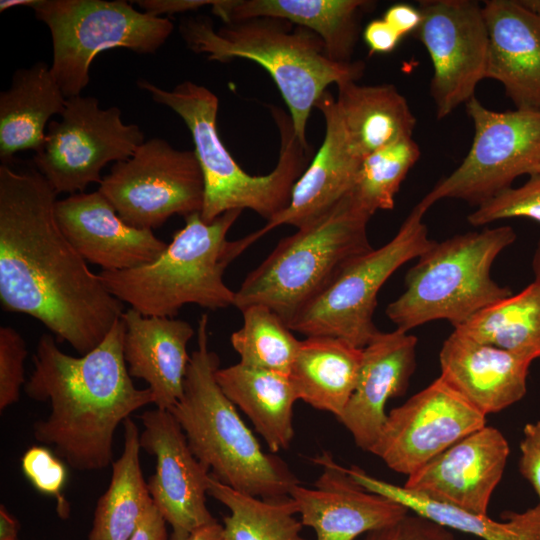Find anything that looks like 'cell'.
I'll return each mask as SVG.
<instances>
[{"label": "cell", "mask_w": 540, "mask_h": 540, "mask_svg": "<svg viewBox=\"0 0 540 540\" xmlns=\"http://www.w3.org/2000/svg\"><path fill=\"white\" fill-rule=\"evenodd\" d=\"M66 99L47 63L17 69L10 87L0 93L1 164L12 165L17 152H37L50 118L63 113Z\"/></svg>", "instance_id": "obj_26"}, {"label": "cell", "mask_w": 540, "mask_h": 540, "mask_svg": "<svg viewBox=\"0 0 540 540\" xmlns=\"http://www.w3.org/2000/svg\"><path fill=\"white\" fill-rule=\"evenodd\" d=\"M337 89V110L351 148L359 158L412 137L416 117L394 85L347 81L338 84Z\"/></svg>", "instance_id": "obj_28"}, {"label": "cell", "mask_w": 540, "mask_h": 540, "mask_svg": "<svg viewBox=\"0 0 540 540\" xmlns=\"http://www.w3.org/2000/svg\"><path fill=\"white\" fill-rule=\"evenodd\" d=\"M454 540H456V539H454Z\"/></svg>", "instance_id": "obj_52"}, {"label": "cell", "mask_w": 540, "mask_h": 540, "mask_svg": "<svg viewBox=\"0 0 540 540\" xmlns=\"http://www.w3.org/2000/svg\"><path fill=\"white\" fill-rule=\"evenodd\" d=\"M49 29L51 72L66 98L81 95L95 57L112 48L155 53L173 23L136 10L123 0H38L32 8Z\"/></svg>", "instance_id": "obj_9"}, {"label": "cell", "mask_w": 540, "mask_h": 540, "mask_svg": "<svg viewBox=\"0 0 540 540\" xmlns=\"http://www.w3.org/2000/svg\"><path fill=\"white\" fill-rule=\"evenodd\" d=\"M426 212L418 203L389 242L355 258L289 328L306 337L339 338L363 349L379 332L373 316L382 286L434 243L423 222Z\"/></svg>", "instance_id": "obj_10"}, {"label": "cell", "mask_w": 540, "mask_h": 540, "mask_svg": "<svg viewBox=\"0 0 540 540\" xmlns=\"http://www.w3.org/2000/svg\"><path fill=\"white\" fill-rule=\"evenodd\" d=\"M515 240L506 225L434 241L406 273L405 290L387 306V317L406 332L434 320L464 324L512 294L495 282L491 267Z\"/></svg>", "instance_id": "obj_8"}, {"label": "cell", "mask_w": 540, "mask_h": 540, "mask_svg": "<svg viewBox=\"0 0 540 540\" xmlns=\"http://www.w3.org/2000/svg\"><path fill=\"white\" fill-rule=\"evenodd\" d=\"M185 540H228V538L223 525L214 522L197 529Z\"/></svg>", "instance_id": "obj_46"}, {"label": "cell", "mask_w": 540, "mask_h": 540, "mask_svg": "<svg viewBox=\"0 0 540 540\" xmlns=\"http://www.w3.org/2000/svg\"><path fill=\"white\" fill-rule=\"evenodd\" d=\"M208 315L198 321L182 397L169 411L188 445L210 474L236 491L262 499L289 496L300 483L287 464L263 451L236 406L217 383L218 355L209 349Z\"/></svg>", "instance_id": "obj_5"}, {"label": "cell", "mask_w": 540, "mask_h": 540, "mask_svg": "<svg viewBox=\"0 0 540 540\" xmlns=\"http://www.w3.org/2000/svg\"><path fill=\"white\" fill-rule=\"evenodd\" d=\"M523 433L525 439L540 448V421L526 424Z\"/></svg>", "instance_id": "obj_47"}, {"label": "cell", "mask_w": 540, "mask_h": 540, "mask_svg": "<svg viewBox=\"0 0 540 540\" xmlns=\"http://www.w3.org/2000/svg\"><path fill=\"white\" fill-rule=\"evenodd\" d=\"M519 470L533 486L540 504V448L527 439L520 443Z\"/></svg>", "instance_id": "obj_43"}, {"label": "cell", "mask_w": 540, "mask_h": 540, "mask_svg": "<svg viewBox=\"0 0 540 540\" xmlns=\"http://www.w3.org/2000/svg\"><path fill=\"white\" fill-rule=\"evenodd\" d=\"M370 218L348 194L327 213L282 238L245 277L233 306L241 311L264 305L289 325L355 258L373 249L367 233Z\"/></svg>", "instance_id": "obj_7"}, {"label": "cell", "mask_w": 540, "mask_h": 540, "mask_svg": "<svg viewBox=\"0 0 540 540\" xmlns=\"http://www.w3.org/2000/svg\"><path fill=\"white\" fill-rule=\"evenodd\" d=\"M208 495L230 511L223 518L228 540H310L301 534L304 525L290 496L262 499L236 491L211 474Z\"/></svg>", "instance_id": "obj_33"}, {"label": "cell", "mask_w": 540, "mask_h": 540, "mask_svg": "<svg viewBox=\"0 0 540 540\" xmlns=\"http://www.w3.org/2000/svg\"><path fill=\"white\" fill-rule=\"evenodd\" d=\"M374 6L366 0H217L213 14L224 23L255 17L281 18L316 33L328 57L352 62L364 12Z\"/></svg>", "instance_id": "obj_25"}, {"label": "cell", "mask_w": 540, "mask_h": 540, "mask_svg": "<svg viewBox=\"0 0 540 540\" xmlns=\"http://www.w3.org/2000/svg\"><path fill=\"white\" fill-rule=\"evenodd\" d=\"M126 327L119 318L102 342L75 357L43 334L32 356L26 395L48 402L50 412L33 424L35 439L77 471H98L113 461L119 424L154 403L151 390L134 386L123 354Z\"/></svg>", "instance_id": "obj_2"}, {"label": "cell", "mask_w": 540, "mask_h": 540, "mask_svg": "<svg viewBox=\"0 0 540 540\" xmlns=\"http://www.w3.org/2000/svg\"><path fill=\"white\" fill-rule=\"evenodd\" d=\"M138 86L165 105L189 129L204 182L200 212L205 223L231 210L250 209L269 221L289 204L293 187L307 168L313 150H305L294 133L290 116L271 109L280 134L275 168L267 175H250L233 159L217 131L218 97L208 88L184 81L172 90L139 80Z\"/></svg>", "instance_id": "obj_4"}, {"label": "cell", "mask_w": 540, "mask_h": 540, "mask_svg": "<svg viewBox=\"0 0 540 540\" xmlns=\"http://www.w3.org/2000/svg\"><path fill=\"white\" fill-rule=\"evenodd\" d=\"M98 191L127 224L152 230L174 215L201 212L204 182L194 151L151 138L114 163Z\"/></svg>", "instance_id": "obj_13"}, {"label": "cell", "mask_w": 540, "mask_h": 540, "mask_svg": "<svg viewBox=\"0 0 540 540\" xmlns=\"http://www.w3.org/2000/svg\"><path fill=\"white\" fill-rule=\"evenodd\" d=\"M517 217L540 223V174H531L523 185L501 191L479 205L467 219L473 226H482Z\"/></svg>", "instance_id": "obj_36"}, {"label": "cell", "mask_w": 540, "mask_h": 540, "mask_svg": "<svg viewBox=\"0 0 540 540\" xmlns=\"http://www.w3.org/2000/svg\"><path fill=\"white\" fill-rule=\"evenodd\" d=\"M123 354L131 377L144 380L156 408L169 410L182 397L192 326L181 319L144 316L130 308L121 316Z\"/></svg>", "instance_id": "obj_24"}, {"label": "cell", "mask_w": 540, "mask_h": 540, "mask_svg": "<svg viewBox=\"0 0 540 540\" xmlns=\"http://www.w3.org/2000/svg\"><path fill=\"white\" fill-rule=\"evenodd\" d=\"M417 338L395 329L378 332L363 348L359 377L339 422L355 444L370 451L386 421V403L403 395L416 368Z\"/></svg>", "instance_id": "obj_21"}, {"label": "cell", "mask_w": 540, "mask_h": 540, "mask_svg": "<svg viewBox=\"0 0 540 540\" xmlns=\"http://www.w3.org/2000/svg\"><path fill=\"white\" fill-rule=\"evenodd\" d=\"M218 385L252 422L271 453L288 449L294 438L293 411L299 400L289 375L237 363L219 368Z\"/></svg>", "instance_id": "obj_27"}, {"label": "cell", "mask_w": 540, "mask_h": 540, "mask_svg": "<svg viewBox=\"0 0 540 540\" xmlns=\"http://www.w3.org/2000/svg\"><path fill=\"white\" fill-rule=\"evenodd\" d=\"M179 28L188 48L210 61L240 58L261 65L278 87L294 133L307 151L313 150L306 137L308 119L327 87L358 81L365 70L362 61L331 60L316 33L281 18L255 17L214 29L209 18L190 17Z\"/></svg>", "instance_id": "obj_3"}, {"label": "cell", "mask_w": 540, "mask_h": 540, "mask_svg": "<svg viewBox=\"0 0 540 540\" xmlns=\"http://www.w3.org/2000/svg\"><path fill=\"white\" fill-rule=\"evenodd\" d=\"M28 355L25 340L11 326L0 327V411L20 399L26 384L24 361Z\"/></svg>", "instance_id": "obj_38"}, {"label": "cell", "mask_w": 540, "mask_h": 540, "mask_svg": "<svg viewBox=\"0 0 540 540\" xmlns=\"http://www.w3.org/2000/svg\"><path fill=\"white\" fill-rule=\"evenodd\" d=\"M217 0H138L133 3L152 16L162 17L197 10L206 5H214Z\"/></svg>", "instance_id": "obj_42"}, {"label": "cell", "mask_w": 540, "mask_h": 540, "mask_svg": "<svg viewBox=\"0 0 540 540\" xmlns=\"http://www.w3.org/2000/svg\"><path fill=\"white\" fill-rule=\"evenodd\" d=\"M121 456L112 463L107 490L99 497L87 540H129L154 505L140 463V432L128 418L123 423Z\"/></svg>", "instance_id": "obj_31"}, {"label": "cell", "mask_w": 540, "mask_h": 540, "mask_svg": "<svg viewBox=\"0 0 540 540\" xmlns=\"http://www.w3.org/2000/svg\"><path fill=\"white\" fill-rule=\"evenodd\" d=\"M454 330L532 360L540 358V283L533 281Z\"/></svg>", "instance_id": "obj_32"}, {"label": "cell", "mask_w": 540, "mask_h": 540, "mask_svg": "<svg viewBox=\"0 0 540 540\" xmlns=\"http://www.w3.org/2000/svg\"><path fill=\"white\" fill-rule=\"evenodd\" d=\"M141 449L155 457L147 485L154 506L172 528L170 540H185L197 529L217 522L206 501L209 470L192 453L169 410L142 413Z\"/></svg>", "instance_id": "obj_16"}, {"label": "cell", "mask_w": 540, "mask_h": 540, "mask_svg": "<svg viewBox=\"0 0 540 540\" xmlns=\"http://www.w3.org/2000/svg\"><path fill=\"white\" fill-rule=\"evenodd\" d=\"M57 195L37 169L0 165V302L84 355L121 318L123 303L60 229Z\"/></svg>", "instance_id": "obj_1"}, {"label": "cell", "mask_w": 540, "mask_h": 540, "mask_svg": "<svg viewBox=\"0 0 540 540\" xmlns=\"http://www.w3.org/2000/svg\"><path fill=\"white\" fill-rule=\"evenodd\" d=\"M347 472L365 490L393 500L409 512L445 528L482 540H540V504L523 512H506L504 521H496L487 514L473 513L415 494L403 486L375 478L357 466L347 468Z\"/></svg>", "instance_id": "obj_30"}, {"label": "cell", "mask_w": 540, "mask_h": 540, "mask_svg": "<svg viewBox=\"0 0 540 540\" xmlns=\"http://www.w3.org/2000/svg\"><path fill=\"white\" fill-rule=\"evenodd\" d=\"M489 35L486 78L499 82L516 109L540 111V18L517 0L484 1Z\"/></svg>", "instance_id": "obj_23"}, {"label": "cell", "mask_w": 540, "mask_h": 540, "mask_svg": "<svg viewBox=\"0 0 540 540\" xmlns=\"http://www.w3.org/2000/svg\"><path fill=\"white\" fill-rule=\"evenodd\" d=\"M241 312L243 324L230 337L239 363L290 375L301 340L279 315L264 305H250Z\"/></svg>", "instance_id": "obj_34"}, {"label": "cell", "mask_w": 540, "mask_h": 540, "mask_svg": "<svg viewBox=\"0 0 540 540\" xmlns=\"http://www.w3.org/2000/svg\"><path fill=\"white\" fill-rule=\"evenodd\" d=\"M20 531L19 520L7 509L0 505V540H18Z\"/></svg>", "instance_id": "obj_45"}, {"label": "cell", "mask_w": 540, "mask_h": 540, "mask_svg": "<svg viewBox=\"0 0 540 540\" xmlns=\"http://www.w3.org/2000/svg\"><path fill=\"white\" fill-rule=\"evenodd\" d=\"M526 10L540 18V0H517Z\"/></svg>", "instance_id": "obj_50"}, {"label": "cell", "mask_w": 540, "mask_h": 540, "mask_svg": "<svg viewBox=\"0 0 540 540\" xmlns=\"http://www.w3.org/2000/svg\"><path fill=\"white\" fill-rule=\"evenodd\" d=\"M383 19L401 36L415 33L420 26L422 16L419 8L406 3L390 6Z\"/></svg>", "instance_id": "obj_41"}, {"label": "cell", "mask_w": 540, "mask_h": 540, "mask_svg": "<svg viewBox=\"0 0 540 540\" xmlns=\"http://www.w3.org/2000/svg\"><path fill=\"white\" fill-rule=\"evenodd\" d=\"M422 20L413 34L429 54L430 95L443 119L475 97L486 78L489 35L483 5L474 0H423Z\"/></svg>", "instance_id": "obj_14"}, {"label": "cell", "mask_w": 540, "mask_h": 540, "mask_svg": "<svg viewBox=\"0 0 540 540\" xmlns=\"http://www.w3.org/2000/svg\"><path fill=\"white\" fill-rule=\"evenodd\" d=\"M166 521L153 505L129 540H167Z\"/></svg>", "instance_id": "obj_44"}, {"label": "cell", "mask_w": 540, "mask_h": 540, "mask_svg": "<svg viewBox=\"0 0 540 540\" xmlns=\"http://www.w3.org/2000/svg\"><path fill=\"white\" fill-rule=\"evenodd\" d=\"M532 361L455 330L439 352L440 377L486 416L524 397Z\"/></svg>", "instance_id": "obj_22"}, {"label": "cell", "mask_w": 540, "mask_h": 540, "mask_svg": "<svg viewBox=\"0 0 540 540\" xmlns=\"http://www.w3.org/2000/svg\"><path fill=\"white\" fill-rule=\"evenodd\" d=\"M21 469L38 492L56 499L58 516L69 518L70 506L63 496L67 469L59 457L44 446L34 445L21 457Z\"/></svg>", "instance_id": "obj_37"}, {"label": "cell", "mask_w": 540, "mask_h": 540, "mask_svg": "<svg viewBox=\"0 0 540 540\" xmlns=\"http://www.w3.org/2000/svg\"><path fill=\"white\" fill-rule=\"evenodd\" d=\"M60 120L48 124L45 141L33 162L57 193L84 192L100 184L102 169L133 155L145 141L136 124H126L117 106L101 108L92 96L66 99Z\"/></svg>", "instance_id": "obj_12"}, {"label": "cell", "mask_w": 540, "mask_h": 540, "mask_svg": "<svg viewBox=\"0 0 540 540\" xmlns=\"http://www.w3.org/2000/svg\"><path fill=\"white\" fill-rule=\"evenodd\" d=\"M419 157L420 148L413 137L370 153L362 159L349 195L370 216L393 209L395 196Z\"/></svg>", "instance_id": "obj_35"}, {"label": "cell", "mask_w": 540, "mask_h": 540, "mask_svg": "<svg viewBox=\"0 0 540 540\" xmlns=\"http://www.w3.org/2000/svg\"><path fill=\"white\" fill-rule=\"evenodd\" d=\"M325 121L323 142L295 183L288 206L248 235L255 243L281 225L301 228L318 219L345 196L354 185L362 159L351 148L337 110L336 100L326 91L316 103Z\"/></svg>", "instance_id": "obj_20"}, {"label": "cell", "mask_w": 540, "mask_h": 540, "mask_svg": "<svg viewBox=\"0 0 540 540\" xmlns=\"http://www.w3.org/2000/svg\"><path fill=\"white\" fill-rule=\"evenodd\" d=\"M37 2L38 0H1L0 12H4L8 9L19 7V6H26V7L33 8Z\"/></svg>", "instance_id": "obj_48"}, {"label": "cell", "mask_w": 540, "mask_h": 540, "mask_svg": "<svg viewBox=\"0 0 540 540\" xmlns=\"http://www.w3.org/2000/svg\"><path fill=\"white\" fill-rule=\"evenodd\" d=\"M532 270L534 273V281L540 283V239L537 242V245L533 254Z\"/></svg>", "instance_id": "obj_49"}, {"label": "cell", "mask_w": 540, "mask_h": 540, "mask_svg": "<svg viewBox=\"0 0 540 540\" xmlns=\"http://www.w3.org/2000/svg\"><path fill=\"white\" fill-rule=\"evenodd\" d=\"M447 528L419 515H406L390 526L369 532L362 540H454Z\"/></svg>", "instance_id": "obj_39"}, {"label": "cell", "mask_w": 540, "mask_h": 540, "mask_svg": "<svg viewBox=\"0 0 540 540\" xmlns=\"http://www.w3.org/2000/svg\"><path fill=\"white\" fill-rule=\"evenodd\" d=\"M313 461L322 469L313 486L299 483L289 496L316 540H355L409 514L405 506L361 487L329 452L323 451Z\"/></svg>", "instance_id": "obj_17"}, {"label": "cell", "mask_w": 540, "mask_h": 540, "mask_svg": "<svg viewBox=\"0 0 540 540\" xmlns=\"http://www.w3.org/2000/svg\"><path fill=\"white\" fill-rule=\"evenodd\" d=\"M465 105L474 125L472 145L461 164L419 202L426 210L442 199L479 206L540 164V111H493L476 97Z\"/></svg>", "instance_id": "obj_11"}, {"label": "cell", "mask_w": 540, "mask_h": 540, "mask_svg": "<svg viewBox=\"0 0 540 540\" xmlns=\"http://www.w3.org/2000/svg\"><path fill=\"white\" fill-rule=\"evenodd\" d=\"M509 452L504 435L486 425L407 476L403 487L428 499L486 515Z\"/></svg>", "instance_id": "obj_18"}, {"label": "cell", "mask_w": 540, "mask_h": 540, "mask_svg": "<svg viewBox=\"0 0 540 540\" xmlns=\"http://www.w3.org/2000/svg\"><path fill=\"white\" fill-rule=\"evenodd\" d=\"M55 213L60 229L80 256L104 271L151 263L168 245L152 230L123 221L98 190L57 200Z\"/></svg>", "instance_id": "obj_19"}, {"label": "cell", "mask_w": 540, "mask_h": 540, "mask_svg": "<svg viewBox=\"0 0 540 540\" xmlns=\"http://www.w3.org/2000/svg\"><path fill=\"white\" fill-rule=\"evenodd\" d=\"M363 38L371 53H390L398 46L401 36L382 18L370 21Z\"/></svg>", "instance_id": "obj_40"}, {"label": "cell", "mask_w": 540, "mask_h": 540, "mask_svg": "<svg viewBox=\"0 0 540 540\" xmlns=\"http://www.w3.org/2000/svg\"><path fill=\"white\" fill-rule=\"evenodd\" d=\"M242 210L225 212L205 223L200 212L185 218L153 262L121 271L101 270L106 289L144 316L175 318L186 304L209 310L234 304L235 291L223 280L229 264L252 245L248 236L228 240Z\"/></svg>", "instance_id": "obj_6"}, {"label": "cell", "mask_w": 540, "mask_h": 540, "mask_svg": "<svg viewBox=\"0 0 540 540\" xmlns=\"http://www.w3.org/2000/svg\"><path fill=\"white\" fill-rule=\"evenodd\" d=\"M486 417L439 376L387 414L369 452L393 471L409 476L486 426Z\"/></svg>", "instance_id": "obj_15"}, {"label": "cell", "mask_w": 540, "mask_h": 540, "mask_svg": "<svg viewBox=\"0 0 540 540\" xmlns=\"http://www.w3.org/2000/svg\"><path fill=\"white\" fill-rule=\"evenodd\" d=\"M362 357L363 349L339 338L301 340L289 375L299 400L338 419L355 389Z\"/></svg>", "instance_id": "obj_29"}, {"label": "cell", "mask_w": 540, "mask_h": 540, "mask_svg": "<svg viewBox=\"0 0 540 540\" xmlns=\"http://www.w3.org/2000/svg\"><path fill=\"white\" fill-rule=\"evenodd\" d=\"M531 174H540V164L537 165L535 168H533L528 175H531Z\"/></svg>", "instance_id": "obj_51"}]
</instances>
